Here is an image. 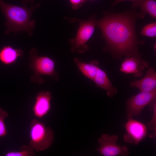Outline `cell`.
<instances>
[{
  "label": "cell",
  "instance_id": "cell-1",
  "mask_svg": "<svg viewBox=\"0 0 156 156\" xmlns=\"http://www.w3.org/2000/svg\"><path fill=\"white\" fill-rule=\"evenodd\" d=\"M145 14L134 10L122 13L106 12L103 16L95 21L101 30L106 47L118 56L141 58L138 46L139 42L135 31L136 20Z\"/></svg>",
  "mask_w": 156,
  "mask_h": 156
},
{
  "label": "cell",
  "instance_id": "cell-2",
  "mask_svg": "<svg viewBox=\"0 0 156 156\" xmlns=\"http://www.w3.org/2000/svg\"><path fill=\"white\" fill-rule=\"evenodd\" d=\"M40 5L38 4L27 8L6 3L3 0H0V8L6 19L5 34H8L11 31L16 34L26 31L31 35L36 22L31 20V17L34 11Z\"/></svg>",
  "mask_w": 156,
  "mask_h": 156
},
{
  "label": "cell",
  "instance_id": "cell-3",
  "mask_svg": "<svg viewBox=\"0 0 156 156\" xmlns=\"http://www.w3.org/2000/svg\"><path fill=\"white\" fill-rule=\"evenodd\" d=\"M37 52L34 48H32L29 51V67L33 73L30 77L31 81L34 83L42 84L44 81L41 77L43 75L49 76L54 81H58L59 73L55 70L54 61L49 57L38 55Z\"/></svg>",
  "mask_w": 156,
  "mask_h": 156
},
{
  "label": "cell",
  "instance_id": "cell-4",
  "mask_svg": "<svg viewBox=\"0 0 156 156\" xmlns=\"http://www.w3.org/2000/svg\"><path fill=\"white\" fill-rule=\"evenodd\" d=\"M29 145L36 152L42 151L51 146L54 141V133L49 127L36 119L30 124Z\"/></svg>",
  "mask_w": 156,
  "mask_h": 156
},
{
  "label": "cell",
  "instance_id": "cell-5",
  "mask_svg": "<svg viewBox=\"0 0 156 156\" xmlns=\"http://www.w3.org/2000/svg\"><path fill=\"white\" fill-rule=\"evenodd\" d=\"M94 16L87 20L79 21V26L75 36L69 42L72 52L83 53L88 50L89 47L87 43L94 33L96 26Z\"/></svg>",
  "mask_w": 156,
  "mask_h": 156
},
{
  "label": "cell",
  "instance_id": "cell-6",
  "mask_svg": "<svg viewBox=\"0 0 156 156\" xmlns=\"http://www.w3.org/2000/svg\"><path fill=\"white\" fill-rule=\"evenodd\" d=\"M118 138L116 135L102 134L98 139L100 146L96 148V151L103 156L128 155L129 152L127 147L118 145L117 143Z\"/></svg>",
  "mask_w": 156,
  "mask_h": 156
},
{
  "label": "cell",
  "instance_id": "cell-7",
  "mask_svg": "<svg viewBox=\"0 0 156 156\" xmlns=\"http://www.w3.org/2000/svg\"><path fill=\"white\" fill-rule=\"evenodd\" d=\"M156 89L150 92L141 91L131 97L127 102V119L139 116L144 107L156 100Z\"/></svg>",
  "mask_w": 156,
  "mask_h": 156
},
{
  "label": "cell",
  "instance_id": "cell-8",
  "mask_svg": "<svg viewBox=\"0 0 156 156\" xmlns=\"http://www.w3.org/2000/svg\"><path fill=\"white\" fill-rule=\"evenodd\" d=\"M126 133L124 136L125 141L130 144L137 145L142 141L147 134V128L144 123L132 119L124 125Z\"/></svg>",
  "mask_w": 156,
  "mask_h": 156
},
{
  "label": "cell",
  "instance_id": "cell-9",
  "mask_svg": "<svg viewBox=\"0 0 156 156\" xmlns=\"http://www.w3.org/2000/svg\"><path fill=\"white\" fill-rule=\"evenodd\" d=\"M52 97L51 93L49 91H42L37 94L32 108L36 117L42 118L49 113L51 108V101Z\"/></svg>",
  "mask_w": 156,
  "mask_h": 156
},
{
  "label": "cell",
  "instance_id": "cell-10",
  "mask_svg": "<svg viewBox=\"0 0 156 156\" xmlns=\"http://www.w3.org/2000/svg\"><path fill=\"white\" fill-rule=\"evenodd\" d=\"M148 63L141 58L130 57L124 59L120 70L126 74H132L135 77H139L143 74V71L145 68L148 67Z\"/></svg>",
  "mask_w": 156,
  "mask_h": 156
},
{
  "label": "cell",
  "instance_id": "cell-11",
  "mask_svg": "<svg viewBox=\"0 0 156 156\" xmlns=\"http://www.w3.org/2000/svg\"><path fill=\"white\" fill-rule=\"evenodd\" d=\"M130 86L139 89L141 91L150 92L156 89V73L152 68L149 69L142 79L132 82Z\"/></svg>",
  "mask_w": 156,
  "mask_h": 156
},
{
  "label": "cell",
  "instance_id": "cell-12",
  "mask_svg": "<svg viewBox=\"0 0 156 156\" xmlns=\"http://www.w3.org/2000/svg\"><path fill=\"white\" fill-rule=\"evenodd\" d=\"M73 61L80 71L86 77L93 81L99 68V62L96 60L89 63L82 61L79 58L75 57Z\"/></svg>",
  "mask_w": 156,
  "mask_h": 156
},
{
  "label": "cell",
  "instance_id": "cell-13",
  "mask_svg": "<svg viewBox=\"0 0 156 156\" xmlns=\"http://www.w3.org/2000/svg\"><path fill=\"white\" fill-rule=\"evenodd\" d=\"M23 55L21 49H16L10 45L5 46L0 50V61L6 65L12 64Z\"/></svg>",
  "mask_w": 156,
  "mask_h": 156
},
{
  "label": "cell",
  "instance_id": "cell-14",
  "mask_svg": "<svg viewBox=\"0 0 156 156\" xmlns=\"http://www.w3.org/2000/svg\"><path fill=\"white\" fill-rule=\"evenodd\" d=\"M93 81L99 87L107 92L108 96L113 97L117 92L116 88L114 87L105 72L99 68Z\"/></svg>",
  "mask_w": 156,
  "mask_h": 156
},
{
  "label": "cell",
  "instance_id": "cell-15",
  "mask_svg": "<svg viewBox=\"0 0 156 156\" xmlns=\"http://www.w3.org/2000/svg\"><path fill=\"white\" fill-rule=\"evenodd\" d=\"M139 6L141 12L145 14H149L154 18L156 17V1L155 0H139L137 8Z\"/></svg>",
  "mask_w": 156,
  "mask_h": 156
},
{
  "label": "cell",
  "instance_id": "cell-16",
  "mask_svg": "<svg viewBox=\"0 0 156 156\" xmlns=\"http://www.w3.org/2000/svg\"><path fill=\"white\" fill-rule=\"evenodd\" d=\"M151 108L153 111L152 117L150 121L147 123V129L151 130V132L149 136L150 138H155L156 135V100L151 103Z\"/></svg>",
  "mask_w": 156,
  "mask_h": 156
},
{
  "label": "cell",
  "instance_id": "cell-17",
  "mask_svg": "<svg viewBox=\"0 0 156 156\" xmlns=\"http://www.w3.org/2000/svg\"><path fill=\"white\" fill-rule=\"evenodd\" d=\"M5 155L6 156H33L36 154L29 145H24L20 147V151L8 152Z\"/></svg>",
  "mask_w": 156,
  "mask_h": 156
},
{
  "label": "cell",
  "instance_id": "cell-18",
  "mask_svg": "<svg viewBox=\"0 0 156 156\" xmlns=\"http://www.w3.org/2000/svg\"><path fill=\"white\" fill-rule=\"evenodd\" d=\"M140 34L150 37L153 38L156 36V23L154 22L148 24L142 29Z\"/></svg>",
  "mask_w": 156,
  "mask_h": 156
},
{
  "label": "cell",
  "instance_id": "cell-19",
  "mask_svg": "<svg viewBox=\"0 0 156 156\" xmlns=\"http://www.w3.org/2000/svg\"><path fill=\"white\" fill-rule=\"evenodd\" d=\"M8 112L0 108V138L4 137L7 134L4 120L8 116Z\"/></svg>",
  "mask_w": 156,
  "mask_h": 156
},
{
  "label": "cell",
  "instance_id": "cell-20",
  "mask_svg": "<svg viewBox=\"0 0 156 156\" xmlns=\"http://www.w3.org/2000/svg\"><path fill=\"white\" fill-rule=\"evenodd\" d=\"M69 1L73 9L76 10L86 2L87 0H69Z\"/></svg>",
  "mask_w": 156,
  "mask_h": 156
},
{
  "label": "cell",
  "instance_id": "cell-21",
  "mask_svg": "<svg viewBox=\"0 0 156 156\" xmlns=\"http://www.w3.org/2000/svg\"><path fill=\"white\" fill-rule=\"evenodd\" d=\"M139 0H115L113 2L112 5V7H113L116 5L118 3L123 1H131L132 3V8L133 9H135L136 8L137 3Z\"/></svg>",
  "mask_w": 156,
  "mask_h": 156
},
{
  "label": "cell",
  "instance_id": "cell-22",
  "mask_svg": "<svg viewBox=\"0 0 156 156\" xmlns=\"http://www.w3.org/2000/svg\"><path fill=\"white\" fill-rule=\"evenodd\" d=\"M34 0H23L22 4L24 5H25L27 4L28 2H32Z\"/></svg>",
  "mask_w": 156,
  "mask_h": 156
},
{
  "label": "cell",
  "instance_id": "cell-23",
  "mask_svg": "<svg viewBox=\"0 0 156 156\" xmlns=\"http://www.w3.org/2000/svg\"><path fill=\"white\" fill-rule=\"evenodd\" d=\"M89 0L91 1H94L95 0Z\"/></svg>",
  "mask_w": 156,
  "mask_h": 156
}]
</instances>
